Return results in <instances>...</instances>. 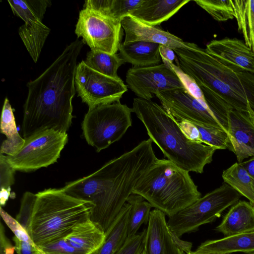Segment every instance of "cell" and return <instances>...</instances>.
<instances>
[{"label":"cell","instance_id":"cell-1","mask_svg":"<svg viewBox=\"0 0 254 254\" xmlns=\"http://www.w3.org/2000/svg\"><path fill=\"white\" fill-rule=\"evenodd\" d=\"M157 159L149 138L93 173L68 182L61 189L91 203L90 218L106 235L139 179Z\"/></svg>","mask_w":254,"mask_h":254},{"label":"cell","instance_id":"cell-2","mask_svg":"<svg viewBox=\"0 0 254 254\" xmlns=\"http://www.w3.org/2000/svg\"><path fill=\"white\" fill-rule=\"evenodd\" d=\"M76 40L38 78L27 84L22 124L26 139L46 130L66 132L72 123L77 59L84 45Z\"/></svg>","mask_w":254,"mask_h":254},{"label":"cell","instance_id":"cell-3","mask_svg":"<svg viewBox=\"0 0 254 254\" xmlns=\"http://www.w3.org/2000/svg\"><path fill=\"white\" fill-rule=\"evenodd\" d=\"M176 65L219 97L231 109L254 113V74L226 66L198 45L173 50Z\"/></svg>","mask_w":254,"mask_h":254},{"label":"cell","instance_id":"cell-4","mask_svg":"<svg viewBox=\"0 0 254 254\" xmlns=\"http://www.w3.org/2000/svg\"><path fill=\"white\" fill-rule=\"evenodd\" d=\"M132 110L144 125L152 142L181 169L201 174L204 166L211 162L217 149L190 139L162 106L135 98Z\"/></svg>","mask_w":254,"mask_h":254},{"label":"cell","instance_id":"cell-5","mask_svg":"<svg viewBox=\"0 0 254 254\" xmlns=\"http://www.w3.org/2000/svg\"><path fill=\"white\" fill-rule=\"evenodd\" d=\"M142 196L169 217L191 204L201 193L189 172L168 159H157L139 179L132 193Z\"/></svg>","mask_w":254,"mask_h":254},{"label":"cell","instance_id":"cell-6","mask_svg":"<svg viewBox=\"0 0 254 254\" xmlns=\"http://www.w3.org/2000/svg\"><path fill=\"white\" fill-rule=\"evenodd\" d=\"M36 195L30 231L36 246L64 239L78 223L90 218L91 203L74 197L61 188L45 189Z\"/></svg>","mask_w":254,"mask_h":254},{"label":"cell","instance_id":"cell-7","mask_svg":"<svg viewBox=\"0 0 254 254\" xmlns=\"http://www.w3.org/2000/svg\"><path fill=\"white\" fill-rule=\"evenodd\" d=\"M132 108L120 101L89 108L82 121V133L97 152L119 140L131 126Z\"/></svg>","mask_w":254,"mask_h":254},{"label":"cell","instance_id":"cell-8","mask_svg":"<svg viewBox=\"0 0 254 254\" xmlns=\"http://www.w3.org/2000/svg\"><path fill=\"white\" fill-rule=\"evenodd\" d=\"M241 195L224 183L196 201L169 217L167 222L171 231L178 237L196 231L205 224L214 221L229 206L237 203Z\"/></svg>","mask_w":254,"mask_h":254},{"label":"cell","instance_id":"cell-9","mask_svg":"<svg viewBox=\"0 0 254 254\" xmlns=\"http://www.w3.org/2000/svg\"><path fill=\"white\" fill-rule=\"evenodd\" d=\"M67 141L66 132L46 130L25 139L16 154L5 155V158L15 171H35L56 162Z\"/></svg>","mask_w":254,"mask_h":254},{"label":"cell","instance_id":"cell-10","mask_svg":"<svg viewBox=\"0 0 254 254\" xmlns=\"http://www.w3.org/2000/svg\"><path fill=\"white\" fill-rule=\"evenodd\" d=\"M75 32L91 50L116 54L124 34L121 22L85 8L79 14Z\"/></svg>","mask_w":254,"mask_h":254},{"label":"cell","instance_id":"cell-11","mask_svg":"<svg viewBox=\"0 0 254 254\" xmlns=\"http://www.w3.org/2000/svg\"><path fill=\"white\" fill-rule=\"evenodd\" d=\"M75 83L78 95L89 108L120 101L127 86L120 77L101 73L81 61L76 67Z\"/></svg>","mask_w":254,"mask_h":254},{"label":"cell","instance_id":"cell-12","mask_svg":"<svg viewBox=\"0 0 254 254\" xmlns=\"http://www.w3.org/2000/svg\"><path fill=\"white\" fill-rule=\"evenodd\" d=\"M13 13L24 24L19 34L35 63L37 62L50 29L42 23L46 9L51 4L48 0H8Z\"/></svg>","mask_w":254,"mask_h":254},{"label":"cell","instance_id":"cell-13","mask_svg":"<svg viewBox=\"0 0 254 254\" xmlns=\"http://www.w3.org/2000/svg\"><path fill=\"white\" fill-rule=\"evenodd\" d=\"M162 106L177 122H188L228 130L213 112L203 106L185 88H176L155 94Z\"/></svg>","mask_w":254,"mask_h":254},{"label":"cell","instance_id":"cell-14","mask_svg":"<svg viewBox=\"0 0 254 254\" xmlns=\"http://www.w3.org/2000/svg\"><path fill=\"white\" fill-rule=\"evenodd\" d=\"M126 81L137 98L147 100H151L160 91L185 88L171 65L165 64L132 67L127 72Z\"/></svg>","mask_w":254,"mask_h":254},{"label":"cell","instance_id":"cell-15","mask_svg":"<svg viewBox=\"0 0 254 254\" xmlns=\"http://www.w3.org/2000/svg\"><path fill=\"white\" fill-rule=\"evenodd\" d=\"M144 251L145 254H188L191 243L181 240L169 229L165 214L155 208L150 212Z\"/></svg>","mask_w":254,"mask_h":254},{"label":"cell","instance_id":"cell-16","mask_svg":"<svg viewBox=\"0 0 254 254\" xmlns=\"http://www.w3.org/2000/svg\"><path fill=\"white\" fill-rule=\"evenodd\" d=\"M229 150L236 155L239 163L254 157V113L230 109L228 112Z\"/></svg>","mask_w":254,"mask_h":254},{"label":"cell","instance_id":"cell-17","mask_svg":"<svg viewBox=\"0 0 254 254\" xmlns=\"http://www.w3.org/2000/svg\"><path fill=\"white\" fill-rule=\"evenodd\" d=\"M205 50L223 64L254 74V53L244 41L228 37L213 40Z\"/></svg>","mask_w":254,"mask_h":254},{"label":"cell","instance_id":"cell-18","mask_svg":"<svg viewBox=\"0 0 254 254\" xmlns=\"http://www.w3.org/2000/svg\"><path fill=\"white\" fill-rule=\"evenodd\" d=\"M121 24L125 32L124 44L144 41L164 45L173 50L176 48L192 49L197 46L194 43L185 42L159 28L143 23L130 16L125 17L122 20Z\"/></svg>","mask_w":254,"mask_h":254},{"label":"cell","instance_id":"cell-19","mask_svg":"<svg viewBox=\"0 0 254 254\" xmlns=\"http://www.w3.org/2000/svg\"><path fill=\"white\" fill-rule=\"evenodd\" d=\"M190 0H143L129 16L141 22L156 26L167 21Z\"/></svg>","mask_w":254,"mask_h":254},{"label":"cell","instance_id":"cell-20","mask_svg":"<svg viewBox=\"0 0 254 254\" xmlns=\"http://www.w3.org/2000/svg\"><path fill=\"white\" fill-rule=\"evenodd\" d=\"M106 238L105 233L89 218L75 225L64 239L79 251L93 254L103 245Z\"/></svg>","mask_w":254,"mask_h":254},{"label":"cell","instance_id":"cell-21","mask_svg":"<svg viewBox=\"0 0 254 254\" xmlns=\"http://www.w3.org/2000/svg\"><path fill=\"white\" fill-rule=\"evenodd\" d=\"M216 229L225 237L254 231V207L250 202L238 201Z\"/></svg>","mask_w":254,"mask_h":254},{"label":"cell","instance_id":"cell-22","mask_svg":"<svg viewBox=\"0 0 254 254\" xmlns=\"http://www.w3.org/2000/svg\"><path fill=\"white\" fill-rule=\"evenodd\" d=\"M161 45L144 41H136L127 44L122 43L119 48V56L125 63L132 67H142L159 64Z\"/></svg>","mask_w":254,"mask_h":254},{"label":"cell","instance_id":"cell-23","mask_svg":"<svg viewBox=\"0 0 254 254\" xmlns=\"http://www.w3.org/2000/svg\"><path fill=\"white\" fill-rule=\"evenodd\" d=\"M197 249L225 254L234 252L251 254L254 253V231L226 236L218 240L206 241Z\"/></svg>","mask_w":254,"mask_h":254},{"label":"cell","instance_id":"cell-24","mask_svg":"<svg viewBox=\"0 0 254 254\" xmlns=\"http://www.w3.org/2000/svg\"><path fill=\"white\" fill-rule=\"evenodd\" d=\"M0 132L6 136L1 144L0 154L14 155L22 147L25 139L21 137L17 131L13 110L7 98L2 109Z\"/></svg>","mask_w":254,"mask_h":254},{"label":"cell","instance_id":"cell-25","mask_svg":"<svg viewBox=\"0 0 254 254\" xmlns=\"http://www.w3.org/2000/svg\"><path fill=\"white\" fill-rule=\"evenodd\" d=\"M130 205L126 202L106 234L103 245L93 254H115L127 237V223Z\"/></svg>","mask_w":254,"mask_h":254},{"label":"cell","instance_id":"cell-26","mask_svg":"<svg viewBox=\"0 0 254 254\" xmlns=\"http://www.w3.org/2000/svg\"><path fill=\"white\" fill-rule=\"evenodd\" d=\"M143 0H87L84 8L92 9L108 18L121 22L134 10Z\"/></svg>","mask_w":254,"mask_h":254},{"label":"cell","instance_id":"cell-27","mask_svg":"<svg viewBox=\"0 0 254 254\" xmlns=\"http://www.w3.org/2000/svg\"><path fill=\"white\" fill-rule=\"evenodd\" d=\"M238 30L254 53V0H231Z\"/></svg>","mask_w":254,"mask_h":254},{"label":"cell","instance_id":"cell-28","mask_svg":"<svg viewBox=\"0 0 254 254\" xmlns=\"http://www.w3.org/2000/svg\"><path fill=\"white\" fill-rule=\"evenodd\" d=\"M222 177L224 183L246 197L254 207V180L239 163L224 170Z\"/></svg>","mask_w":254,"mask_h":254},{"label":"cell","instance_id":"cell-29","mask_svg":"<svg viewBox=\"0 0 254 254\" xmlns=\"http://www.w3.org/2000/svg\"><path fill=\"white\" fill-rule=\"evenodd\" d=\"M85 63L92 69L106 75L118 78V68L125 63L119 54H110L98 50H91L87 54Z\"/></svg>","mask_w":254,"mask_h":254},{"label":"cell","instance_id":"cell-30","mask_svg":"<svg viewBox=\"0 0 254 254\" xmlns=\"http://www.w3.org/2000/svg\"><path fill=\"white\" fill-rule=\"evenodd\" d=\"M127 202L130 205L127 223V237L136 234L143 224L148 223L152 205L141 196L131 194Z\"/></svg>","mask_w":254,"mask_h":254},{"label":"cell","instance_id":"cell-31","mask_svg":"<svg viewBox=\"0 0 254 254\" xmlns=\"http://www.w3.org/2000/svg\"><path fill=\"white\" fill-rule=\"evenodd\" d=\"M192 124L198 130V142L214 147L217 150L229 149L230 143L227 132L214 127Z\"/></svg>","mask_w":254,"mask_h":254},{"label":"cell","instance_id":"cell-32","mask_svg":"<svg viewBox=\"0 0 254 254\" xmlns=\"http://www.w3.org/2000/svg\"><path fill=\"white\" fill-rule=\"evenodd\" d=\"M194 1L216 21H226L235 18L231 0H194Z\"/></svg>","mask_w":254,"mask_h":254},{"label":"cell","instance_id":"cell-33","mask_svg":"<svg viewBox=\"0 0 254 254\" xmlns=\"http://www.w3.org/2000/svg\"><path fill=\"white\" fill-rule=\"evenodd\" d=\"M36 198V194L25 192L21 200L19 213L16 217V219L26 229L30 236L32 216Z\"/></svg>","mask_w":254,"mask_h":254},{"label":"cell","instance_id":"cell-34","mask_svg":"<svg viewBox=\"0 0 254 254\" xmlns=\"http://www.w3.org/2000/svg\"><path fill=\"white\" fill-rule=\"evenodd\" d=\"M37 254H85L70 245L64 239L40 246H35Z\"/></svg>","mask_w":254,"mask_h":254},{"label":"cell","instance_id":"cell-35","mask_svg":"<svg viewBox=\"0 0 254 254\" xmlns=\"http://www.w3.org/2000/svg\"><path fill=\"white\" fill-rule=\"evenodd\" d=\"M170 65L180 79L186 90L203 106L208 108L203 93L194 79L184 72L174 63L171 64Z\"/></svg>","mask_w":254,"mask_h":254},{"label":"cell","instance_id":"cell-36","mask_svg":"<svg viewBox=\"0 0 254 254\" xmlns=\"http://www.w3.org/2000/svg\"><path fill=\"white\" fill-rule=\"evenodd\" d=\"M146 229L130 237H127L124 243L115 254H141L144 249Z\"/></svg>","mask_w":254,"mask_h":254},{"label":"cell","instance_id":"cell-37","mask_svg":"<svg viewBox=\"0 0 254 254\" xmlns=\"http://www.w3.org/2000/svg\"><path fill=\"white\" fill-rule=\"evenodd\" d=\"M0 214L6 225L14 234V236L21 241L31 244L33 247L35 246L26 229L16 219L6 212L1 206L0 208Z\"/></svg>","mask_w":254,"mask_h":254},{"label":"cell","instance_id":"cell-38","mask_svg":"<svg viewBox=\"0 0 254 254\" xmlns=\"http://www.w3.org/2000/svg\"><path fill=\"white\" fill-rule=\"evenodd\" d=\"M15 170L7 162L5 156L0 155V190H11L10 187L14 183Z\"/></svg>","mask_w":254,"mask_h":254},{"label":"cell","instance_id":"cell-39","mask_svg":"<svg viewBox=\"0 0 254 254\" xmlns=\"http://www.w3.org/2000/svg\"><path fill=\"white\" fill-rule=\"evenodd\" d=\"M17 254H37L34 247L31 244L18 239L15 236L12 238Z\"/></svg>","mask_w":254,"mask_h":254},{"label":"cell","instance_id":"cell-40","mask_svg":"<svg viewBox=\"0 0 254 254\" xmlns=\"http://www.w3.org/2000/svg\"><path fill=\"white\" fill-rule=\"evenodd\" d=\"M160 55L163 64L170 66L174 64L177 59L176 55L174 50L171 48L161 45L160 47Z\"/></svg>","mask_w":254,"mask_h":254},{"label":"cell","instance_id":"cell-41","mask_svg":"<svg viewBox=\"0 0 254 254\" xmlns=\"http://www.w3.org/2000/svg\"><path fill=\"white\" fill-rule=\"evenodd\" d=\"M239 163L254 180V157L248 161Z\"/></svg>","mask_w":254,"mask_h":254},{"label":"cell","instance_id":"cell-42","mask_svg":"<svg viewBox=\"0 0 254 254\" xmlns=\"http://www.w3.org/2000/svg\"><path fill=\"white\" fill-rule=\"evenodd\" d=\"M10 195V190H0V206H4Z\"/></svg>","mask_w":254,"mask_h":254},{"label":"cell","instance_id":"cell-43","mask_svg":"<svg viewBox=\"0 0 254 254\" xmlns=\"http://www.w3.org/2000/svg\"><path fill=\"white\" fill-rule=\"evenodd\" d=\"M15 248L14 246H10L0 252V254H14Z\"/></svg>","mask_w":254,"mask_h":254},{"label":"cell","instance_id":"cell-44","mask_svg":"<svg viewBox=\"0 0 254 254\" xmlns=\"http://www.w3.org/2000/svg\"><path fill=\"white\" fill-rule=\"evenodd\" d=\"M188 254H225L210 252L201 251V250L196 249L194 252L191 251Z\"/></svg>","mask_w":254,"mask_h":254},{"label":"cell","instance_id":"cell-45","mask_svg":"<svg viewBox=\"0 0 254 254\" xmlns=\"http://www.w3.org/2000/svg\"><path fill=\"white\" fill-rule=\"evenodd\" d=\"M254 254V253H253V254Z\"/></svg>","mask_w":254,"mask_h":254}]
</instances>
